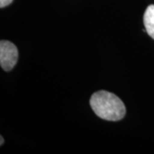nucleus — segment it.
Listing matches in <instances>:
<instances>
[{
	"instance_id": "4",
	"label": "nucleus",
	"mask_w": 154,
	"mask_h": 154,
	"mask_svg": "<svg viewBox=\"0 0 154 154\" xmlns=\"http://www.w3.org/2000/svg\"><path fill=\"white\" fill-rule=\"evenodd\" d=\"M12 2H13V0H0V7L1 8L6 7L9 5H11Z\"/></svg>"
},
{
	"instance_id": "5",
	"label": "nucleus",
	"mask_w": 154,
	"mask_h": 154,
	"mask_svg": "<svg viewBox=\"0 0 154 154\" xmlns=\"http://www.w3.org/2000/svg\"><path fill=\"white\" fill-rule=\"evenodd\" d=\"M0 139H1V143H0V145L2 146V145H3V143H4V141H5V140H4V138H3V136H1V138H0Z\"/></svg>"
},
{
	"instance_id": "2",
	"label": "nucleus",
	"mask_w": 154,
	"mask_h": 154,
	"mask_svg": "<svg viewBox=\"0 0 154 154\" xmlns=\"http://www.w3.org/2000/svg\"><path fill=\"white\" fill-rule=\"evenodd\" d=\"M18 60V50L11 41L0 42V64L4 70L11 71Z\"/></svg>"
},
{
	"instance_id": "3",
	"label": "nucleus",
	"mask_w": 154,
	"mask_h": 154,
	"mask_svg": "<svg viewBox=\"0 0 154 154\" xmlns=\"http://www.w3.org/2000/svg\"><path fill=\"white\" fill-rule=\"evenodd\" d=\"M146 32L154 39V5H149L145 11L143 17Z\"/></svg>"
},
{
	"instance_id": "1",
	"label": "nucleus",
	"mask_w": 154,
	"mask_h": 154,
	"mask_svg": "<svg viewBox=\"0 0 154 154\" xmlns=\"http://www.w3.org/2000/svg\"><path fill=\"white\" fill-rule=\"evenodd\" d=\"M90 105L96 115L107 121H119L126 114L123 102L107 91L94 93L90 99Z\"/></svg>"
}]
</instances>
